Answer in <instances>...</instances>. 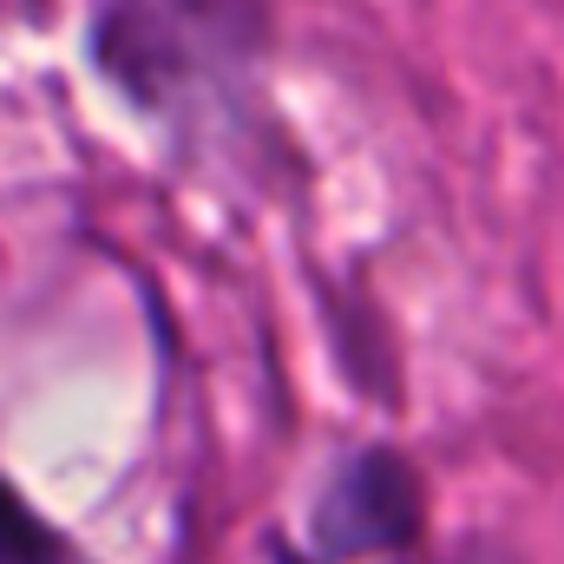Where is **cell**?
<instances>
[{
  "instance_id": "3",
  "label": "cell",
  "mask_w": 564,
  "mask_h": 564,
  "mask_svg": "<svg viewBox=\"0 0 564 564\" xmlns=\"http://www.w3.org/2000/svg\"><path fill=\"white\" fill-rule=\"evenodd\" d=\"M0 564H79L73 545L0 479Z\"/></svg>"
},
{
  "instance_id": "1",
  "label": "cell",
  "mask_w": 564,
  "mask_h": 564,
  "mask_svg": "<svg viewBox=\"0 0 564 564\" xmlns=\"http://www.w3.org/2000/svg\"><path fill=\"white\" fill-rule=\"evenodd\" d=\"M93 59L151 119L230 112L270 59V0H93Z\"/></svg>"
},
{
  "instance_id": "2",
  "label": "cell",
  "mask_w": 564,
  "mask_h": 564,
  "mask_svg": "<svg viewBox=\"0 0 564 564\" xmlns=\"http://www.w3.org/2000/svg\"><path fill=\"white\" fill-rule=\"evenodd\" d=\"M322 552L335 558H375V552H401L421 532V486L394 453H361L355 466L335 473L322 512H315Z\"/></svg>"
}]
</instances>
